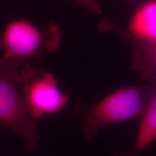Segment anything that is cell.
<instances>
[{"label":"cell","instance_id":"obj_1","mask_svg":"<svg viewBox=\"0 0 156 156\" xmlns=\"http://www.w3.org/2000/svg\"><path fill=\"white\" fill-rule=\"evenodd\" d=\"M147 85L121 87L103 98L83 115L82 136L90 142L98 137L103 126L139 119L143 110Z\"/></svg>","mask_w":156,"mask_h":156},{"label":"cell","instance_id":"obj_2","mask_svg":"<svg viewBox=\"0 0 156 156\" xmlns=\"http://www.w3.org/2000/svg\"><path fill=\"white\" fill-rule=\"evenodd\" d=\"M20 69L2 57L0 51V125L20 136L29 149L35 151L40 136L17 87L22 78Z\"/></svg>","mask_w":156,"mask_h":156},{"label":"cell","instance_id":"obj_3","mask_svg":"<svg viewBox=\"0 0 156 156\" xmlns=\"http://www.w3.org/2000/svg\"><path fill=\"white\" fill-rule=\"evenodd\" d=\"M25 80L21 91L29 116L33 120L62 112L69 103V96L60 88L58 82L48 72L33 75L21 72Z\"/></svg>","mask_w":156,"mask_h":156},{"label":"cell","instance_id":"obj_4","mask_svg":"<svg viewBox=\"0 0 156 156\" xmlns=\"http://www.w3.org/2000/svg\"><path fill=\"white\" fill-rule=\"evenodd\" d=\"M42 33L26 20H13L7 25L0 39L1 56L22 67L23 64L42 51Z\"/></svg>","mask_w":156,"mask_h":156},{"label":"cell","instance_id":"obj_5","mask_svg":"<svg viewBox=\"0 0 156 156\" xmlns=\"http://www.w3.org/2000/svg\"><path fill=\"white\" fill-rule=\"evenodd\" d=\"M101 30L111 31L128 41L134 48L132 56V70L139 73L141 78L148 80L156 76V43H147L134 38L128 31L110 21H103L99 24Z\"/></svg>","mask_w":156,"mask_h":156},{"label":"cell","instance_id":"obj_6","mask_svg":"<svg viewBox=\"0 0 156 156\" xmlns=\"http://www.w3.org/2000/svg\"><path fill=\"white\" fill-rule=\"evenodd\" d=\"M147 85V95L142 114L132 153L138 156L156 142V76L151 77Z\"/></svg>","mask_w":156,"mask_h":156},{"label":"cell","instance_id":"obj_7","mask_svg":"<svg viewBox=\"0 0 156 156\" xmlns=\"http://www.w3.org/2000/svg\"><path fill=\"white\" fill-rule=\"evenodd\" d=\"M129 33L147 43H156V0H149L138 7L130 20Z\"/></svg>","mask_w":156,"mask_h":156},{"label":"cell","instance_id":"obj_8","mask_svg":"<svg viewBox=\"0 0 156 156\" xmlns=\"http://www.w3.org/2000/svg\"><path fill=\"white\" fill-rule=\"evenodd\" d=\"M75 1L87 10L92 12L95 14H101L102 12L96 0H75Z\"/></svg>","mask_w":156,"mask_h":156},{"label":"cell","instance_id":"obj_9","mask_svg":"<svg viewBox=\"0 0 156 156\" xmlns=\"http://www.w3.org/2000/svg\"><path fill=\"white\" fill-rule=\"evenodd\" d=\"M113 156H134L132 152L130 153H116Z\"/></svg>","mask_w":156,"mask_h":156},{"label":"cell","instance_id":"obj_10","mask_svg":"<svg viewBox=\"0 0 156 156\" xmlns=\"http://www.w3.org/2000/svg\"><path fill=\"white\" fill-rule=\"evenodd\" d=\"M134 1H135V0H134Z\"/></svg>","mask_w":156,"mask_h":156}]
</instances>
